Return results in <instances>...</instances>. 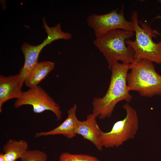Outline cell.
Returning <instances> with one entry per match:
<instances>
[{
    "mask_svg": "<svg viewBox=\"0 0 161 161\" xmlns=\"http://www.w3.org/2000/svg\"><path fill=\"white\" fill-rule=\"evenodd\" d=\"M131 64L115 63L110 69L111 75L107 90L102 97H95L92 102V113L100 120L110 117L116 105L121 101L130 103L132 99L130 93L126 76Z\"/></svg>",
    "mask_w": 161,
    "mask_h": 161,
    "instance_id": "6da1fadb",
    "label": "cell"
},
{
    "mask_svg": "<svg viewBox=\"0 0 161 161\" xmlns=\"http://www.w3.org/2000/svg\"><path fill=\"white\" fill-rule=\"evenodd\" d=\"M134 35V32L117 29L109 31L94 40V44L105 57L109 69L115 63L119 61L128 64L134 62V52L126 43V41Z\"/></svg>",
    "mask_w": 161,
    "mask_h": 161,
    "instance_id": "7a4b0ae2",
    "label": "cell"
},
{
    "mask_svg": "<svg viewBox=\"0 0 161 161\" xmlns=\"http://www.w3.org/2000/svg\"><path fill=\"white\" fill-rule=\"evenodd\" d=\"M130 69L126 76L129 91H136L147 97L161 95V75L156 72L153 62L139 60L131 64Z\"/></svg>",
    "mask_w": 161,
    "mask_h": 161,
    "instance_id": "3957f363",
    "label": "cell"
},
{
    "mask_svg": "<svg viewBox=\"0 0 161 161\" xmlns=\"http://www.w3.org/2000/svg\"><path fill=\"white\" fill-rule=\"evenodd\" d=\"M131 19L135 39L133 41L128 39L126 43L133 50L134 61L144 59L161 65V41L156 43L152 39L156 37L158 32L153 30L146 23H142L140 26L136 11L133 12Z\"/></svg>",
    "mask_w": 161,
    "mask_h": 161,
    "instance_id": "277c9868",
    "label": "cell"
},
{
    "mask_svg": "<svg viewBox=\"0 0 161 161\" xmlns=\"http://www.w3.org/2000/svg\"><path fill=\"white\" fill-rule=\"evenodd\" d=\"M123 107L126 112L125 117L115 122L109 131L102 133L100 143L103 147L117 148L124 142L133 138L137 133L139 119L136 111L127 103Z\"/></svg>",
    "mask_w": 161,
    "mask_h": 161,
    "instance_id": "5b68a950",
    "label": "cell"
},
{
    "mask_svg": "<svg viewBox=\"0 0 161 161\" xmlns=\"http://www.w3.org/2000/svg\"><path fill=\"white\" fill-rule=\"evenodd\" d=\"M43 24L47 37L42 43L36 46L24 43L21 46V50L24 55L25 60L24 65L18 75L22 86L27 75L38 63L39 54L43 48L55 40L61 39L67 40L69 38V34L62 30L60 23L53 27L48 26L45 21H43Z\"/></svg>",
    "mask_w": 161,
    "mask_h": 161,
    "instance_id": "8992f818",
    "label": "cell"
},
{
    "mask_svg": "<svg viewBox=\"0 0 161 161\" xmlns=\"http://www.w3.org/2000/svg\"><path fill=\"white\" fill-rule=\"evenodd\" d=\"M118 9L117 8L103 14H93L87 17V23L93 30L96 38L117 29L134 32L132 21L127 20L125 17L123 6L119 12Z\"/></svg>",
    "mask_w": 161,
    "mask_h": 161,
    "instance_id": "52a82bcc",
    "label": "cell"
},
{
    "mask_svg": "<svg viewBox=\"0 0 161 161\" xmlns=\"http://www.w3.org/2000/svg\"><path fill=\"white\" fill-rule=\"evenodd\" d=\"M25 105H30L35 113H40L46 110L52 112L58 120L62 118V112L58 104L39 86L23 92L21 96L16 99L14 107L18 108Z\"/></svg>",
    "mask_w": 161,
    "mask_h": 161,
    "instance_id": "ba28073f",
    "label": "cell"
},
{
    "mask_svg": "<svg viewBox=\"0 0 161 161\" xmlns=\"http://www.w3.org/2000/svg\"><path fill=\"white\" fill-rule=\"evenodd\" d=\"M77 109L76 105L74 104L68 110L67 118L60 125L51 130L38 132L35 137L61 134L68 138L74 137L77 134V130L81 121L77 117Z\"/></svg>",
    "mask_w": 161,
    "mask_h": 161,
    "instance_id": "9c48e42d",
    "label": "cell"
},
{
    "mask_svg": "<svg viewBox=\"0 0 161 161\" xmlns=\"http://www.w3.org/2000/svg\"><path fill=\"white\" fill-rule=\"evenodd\" d=\"M97 117L93 113L88 114L86 120L80 121L77 130V134L92 143L97 150L102 151L103 147L100 143L102 131L96 121Z\"/></svg>",
    "mask_w": 161,
    "mask_h": 161,
    "instance_id": "30bf717a",
    "label": "cell"
},
{
    "mask_svg": "<svg viewBox=\"0 0 161 161\" xmlns=\"http://www.w3.org/2000/svg\"><path fill=\"white\" fill-rule=\"evenodd\" d=\"M18 75L8 76L0 75V112L5 102L10 99H17L21 96L23 91Z\"/></svg>",
    "mask_w": 161,
    "mask_h": 161,
    "instance_id": "8fae6325",
    "label": "cell"
},
{
    "mask_svg": "<svg viewBox=\"0 0 161 161\" xmlns=\"http://www.w3.org/2000/svg\"><path fill=\"white\" fill-rule=\"evenodd\" d=\"M55 65L54 62L49 61L38 62L27 75L24 83L30 88L38 86L53 70Z\"/></svg>",
    "mask_w": 161,
    "mask_h": 161,
    "instance_id": "7c38bea8",
    "label": "cell"
},
{
    "mask_svg": "<svg viewBox=\"0 0 161 161\" xmlns=\"http://www.w3.org/2000/svg\"><path fill=\"white\" fill-rule=\"evenodd\" d=\"M28 150V143L24 140L10 139L3 147L6 161H16L20 159Z\"/></svg>",
    "mask_w": 161,
    "mask_h": 161,
    "instance_id": "4fadbf2b",
    "label": "cell"
},
{
    "mask_svg": "<svg viewBox=\"0 0 161 161\" xmlns=\"http://www.w3.org/2000/svg\"><path fill=\"white\" fill-rule=\"evenodd\" d=\"M58 161H101L95 157L86 154H72L64 152L60 156Z\"/></svg>",
    "mask_w": 161,
    "mask_h": 161,
    "instance_id": "5bb4252c",
    "label": "cell"
},
{
    "mask_svg": "<svg viewBox=\"0 0 161 161\" xmlns=\"http://www.w3.org/2000/svg\"><path fill=\"white\" fill-rule=\"evenodd\" d=\"M47 154L40 150H28L20 158L21 161H47Z\"/></svg>",
    "mask_w": 161,
    "mask_h": 161,
    "instance_id": "9a60e30c",
    "label": "cell"
},
{
    "mask_svg": "<svg viewBox=\"0 0 161 161\" xmlns=\"http://www.w3.org/2000/svg\"><path fill=\"white\" fill-rule=\"evenodd\" d=\"M0 161H6L3 153L0 154Z\"/></svg>",
    "mask_w": 161,
    "mask_h": 161,
    "instance_id": "2e32d148",
    "label": "cell"
},
{
    "mask_svg": "<svg viewBox=\"0 0 161 161\" xmlns=\"http://www.w3.org/2000/svg\"><path fill=\"white\" fill-rule=\"evenodd\" d=\"M159 1L160 2V3L161 5V0H159Z\"/></svg>",
    "mask_w": 161,
    "mask_h": 161,
    "instance_id": "e0dca14e",
    "label": "cell"
},
{
    "mask_svg": "<svg viewBox=\"0 0 161 161\" xmlns=\"http://www.w3.org/2000/svg\"><path fill=\"white\" fill-rule=\"evenodd\" d=\"M158 35H160V33H158Z\"/></svg>",
    "mask_w": 161,
    "mask_h": 161,
    "instance_id": "ac0fdd59",
    "label": "cell"
}]
</instances>
